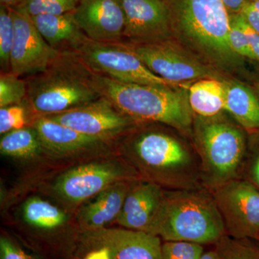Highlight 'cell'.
Instances as JSON below:
<instances>
[{
    "label": "cell",
    "mask_w": 259,
    "mask_h": 259,
    "mask_svg": "<svg viewBox=\"0 0 259 259\" xmlns=\"http://www.w3.org/2000/svg\"><path fill=\"white\" fill-rule=\"evenodd\" d=\"M204 245L185 241H163L162 259H200Z\"/></svg>",
    "instance_id": "29"
},
{
    "label": "cell",
    "mask_w": 259,
    "mask_h": 259,
    "mask_svg": "<svg viewBox=\"0 0 259 259\" xmlns=\"http://www.w3.org/2000/svg\"><path fill=\"white\" fill-rule=\"evenodd\" d=\"M0 134L5 135L16 130L28 127L30 116L35 119L26 102L19 105L0 107Z\"/></svg>",
    "instance_id": "26"
},
{
    "label": "cell",
    "mask_w": 259,
    "mask_h": 259,
    "mask_svg": "<svg viewBox=\"0 0 259 259\" xmlns=\"http://www.w3.org/2000/svg\"><path fill=\"white\" fill-rule=\"evenodd\" d=\"M248 141L241 178L248 181L259 190V132L252 133Z\"/></svg>",
    "instance_id": "30"
},
{
    "label": "cell",
    "mask_w": 259,
    "mask_h": 259,
    "mask_svg": "<svg viewBox=\"0 0 259 259\" xmlns=\"http://www.w3.org/2000/svg\"><path fill=\"white\" fill-rule=\"evenodd\" d=\"M47 117L81 134L113 145L138 124L104 97L82 106Z\"/></svg>",
    "instance_id": "11"
},
{
    "label": "cell",
    "mask_w": 259,
    "mask_h": 259,
    "mask_svg": "<svg viewBox=\"0 0 259 259\" xmlns=\"http://www.w3.org/2000/svg\"><path fill=\"white\" fill-rule=\"evenodd\" d=\"M230 44L233 51L241 57L255 60L254 56L250 51L248 38L242 28L241 14L230 15Z\"/></svg>",
    "instance_id": "31"
},
{
    "label": "cell",
    "mask_w": 259,
    "mask_h": 259,
    "mask_svg": "<svg viewBox=\"0 0 259 259\" xmlns=\"http://www.w3.org/2000/svg\"><path fill=\"white\" fill-rule=\"evenodd\" d=\"M256 241H258V243H259V236H258V238H257Z\"/></svg>",
    "instance_id": "41"
},
{
    "label": "cell",
    "mask_w": 259,
    "mask_h": 259,
    "mask_svg": "<svg viewBox=\"0 0 259 259\" xmlns=\"http://www.w3.org/2000/svg\"><path fill=\"white\" fill-rule=\"evenodd\" d=\"M102 97L137 123H160L191 139L194 115L184 87L125 83L94 73Z\"/></svg>",
    "instance_id": "3"
},
{
    "label": "cell",
    "mask_w": 259,
    "mask_h": 259,
    "mask_svg": "<svg viewBox=\"0 0 259 259\" xmlns=\"http://www.w3.org/2000/svg\"><path fill=\"white\" fill-rule=\"evenodd\" d=\"M230 15L240 13L248 0H222Z\"/></svg>",
    "instance_id": "36"
},
{
    "label": "cell",
    "mask_w": 259,
    "mask_h": 259,
    "mask_svg": "<svg viewBox=\"0 0 259 259\" xmlns=\"http://www.w3.org/2000/svg\"><path fill=\"white\" fill-rule=\"evenodd\" d=\"M15 25V41L11 54V72L25 78L42 72L57 57L44 40L32 17L19 8H11Z\"/></svg>",
    "instance_id": "12"
},
{
    "label": "cell",
    "mask_w": 259,
    "mask_h": 259,
    "mask_svg": "<svg viewBox=\"0 0 259 259\" xmlns=\"http://www.w3.org/2000/svg\"><path fill=\"white\" fill-rule=\"evenodd\" d=\"M95 74L125 83L180 87L153 73L123 42H104L88 38L76 51Z\"/></svg>",
    "instance_id": "7"
},
{
    "label": "cell",
    "mask_w": 259,
    "mask_h": 259,
    "mask_svg": "<svg viewBox=\"0 0 259 259\" xmlns=\"http://www.w3.org/2000/svg\"><path fill=\"white\" fill-rule=\"evenodd\" d=\"M187 138L163 124L138 123L114 146L141 180L165 190L202 188L200 160Z\"/></svg>",
    "instance_id": "1"
},
{
    "label": "cell",
    "mask_w": 259,
    "mask_h": 259,
    "mask_svg": "<svg viewBox=\"0 0 259 259\" xmlns=\"http://www.w3.org/2000/svg\"><path fill=\"white\" fill-rule=\"evenodd\" d=\"M226 90L225 111L250 133L259 132V100L248 87L236 79L223 81Z\"/></svg>",
    "instance_id": "20"
},
{
    "label": "cell",
    "mask_w": 259,
    "mask_h": 259,
    "mask_svg": "<svg viewBox=\"0 0 259 259\" xmlns=\"http://www.w3.org/2000/svg\"><path fill=\"white\" fill-rule=\"evenodd\" d=\"M172 39L226 79H236L244 59L230 44V14L222 0H162Z\"/></svg>",
    "instance_id": "2"
},
{
    "label": "cell",
    "mask_w": 259,
    "mask_h": 259,
    "mask_svg": "<svg viewBox=\"0 0 259 259\" xmlns=\"http://www.w3.org/2000/svg\"><path fill=\"white\" fill-rule=\"evenodd\" d=\"M77 0H25L18 7L31 17L40 15H61L74 11Z\"/></svg>",
    "instance_id": "28"
},
{
    "label": "cell",
    "mask_w": 259,
    "mask_h": 259,
    "mask_svg": "<svg viewBox=\"0 0 259 259\" xmlns=\"http://www.w3.org/2000/svg\"><path fill=\"white\" fill-rule=\"evenodd\" d=\"M150 234L163 241L215 244L226 231L212 194L207 189L165 190Z\"/></svg>",
    "instance_id": "4"
},
{
    "label": "cell",
    "mask_w": 259,
    "mask_h": 259,
    "mask_svg": "<svg viewBox=\"0 0 259 259\" xmlns=\"http://www.w3.org/2000/svg\"><path fill=\"white\" fill-rule=\"evenodd\" d=\"M91 249L83 259H111L110 250L106 247L97 246Z\"/></svg>",
    "instance_id": "35"
},
{
    "label": "cell",
    "mask_w": 259,
    "mask_h": 259,
    "mask_svg": "<svg viewBox=\"0 0 259 259\" xmlns=\"http://www.w3.org/2000/svg\"><path fill=\"white\" fill-rule=\"evenodd\" d=\"M78 2H79V0H77Z\"/></svg>",
    "instance_id": "42"
},
{
    "label": "cell",
    "mask_w": 259,
    "mask_h": 259,
    "mask_svg": "<svg viewBox=\"0 0 259 259\" xmlns=\"http://www.w3.org/2000/svg\"><path fill=\"white\" fill-rule=\"evenodd\" d=\"M118 161L103 160L71 168L58 177L53 190L65 202L79 204L116 182L141 180L138 172L127 162Z\"/></svg>",
    "instance_id": "9"
},
{
    "label": "cell",
    "mask_w": 259,
    "mask_h": 259,
    "mask_svg": "<svg viewBox=\"0 0 259 259\" xmlns=\"http://www.w3.org/2000/svg\"><path fill=\"white\" fill-rule=\"evenodd\" d=\"M241 25L242 28H243L245 35H246L247 38H248L250 51H251L252 54H253V56H254L255 60L259 61V34L257 33V32L247 23V22L245 21L242 14Z\"/></svg>",
    "instance_id": "33"
},
{
    "label": "cell",
    "mask_w": 259,
    "mask_h": 259,
    "mask_svg": "<svg viewBox=\"0 0 259 259\" xmlns=\"http://www.w3.org/2000/svg\"><path fill=\"white\" fill-rule=\"evenodd\" d=\"M135 181H120L109 186L93 202L80 209L77 221L83 231L102 229L116 222Z\"/></svg>",
    "instance_id": "18"
},
{
    "label": "cell",
    "mask_w": 259,
    "mask_h": 259,
    "mask_svg": "<svg viewBox=\"0 0 259 259\" xmlns=\"http://www.w3.org/2000/svg\"><path fill=\"white\" fill-rule=\"evenodd\" d=\"M226 227L227 236L255 239L259 236V190L243 178L211 191Z\"/></svg>",
    "instance_id": "10"
},
{
    "label": "cell",
    "mask_w": 259,
    "mask_h": 259,
    "mask_svg": "<svg viewBox=\"0 0 259 259\" xmlns=\"http://www.w3.org/2000/svg\"><path fill=\"white\" fill-rule=\"evenodd\" d=\"M22 216L28 226L44 231L59 229L68 221L67 214L62 209L37 197L24 202Z\"/></svg>",
    "instance_id": "22"
},
{
    "label": "cell",
    "mask_w": 259,
    "mask_h": 259,
    "mask_svg": "<svg viewBox=\"0 0 259 259\" xmlns=\"http://www.w3.org/2000/svg\"><path fill=\"white\" fill-rule=\"evenodd\" d=\"M165 189L145 180L135 181L116 223L126 229L150 233L164 198Z\"/></svg>",
    "instance_id": "17"
},
{
    "label": "cell",
    "mask_w": 259,
    "mask_h": 259,
    "mask_svg": "<svg viewBox=\"0 0 259 259\" xmlns=\"http://www.w3.org/2000/svg\"><path fill=\"white\" fill-rule=\"evenodd\" d=\"M0 259H34L7 237L0 238Z\"/></svg>",
    "instance_id": "32"
},
{
    "label": "cell",
    "mask_w": 259,
    "mask_h": 259,
    "mask_svg": "<svg viewBox=\"0 0 259 259\" xmlns=\"http://www.w3.org/2000/svg\"><path fill=\"white\" fill-rule=\"evenodd\" d=\"M31 125L36 131L44 153L51 156L63 157L104 152L114 146L107 141L81 134L47 116L36 117Z\"/></svg>",
    "instance_id": "16"
},
{
    "label": "cell",
    "mask_w": 259,
    "mask_h": 259,
    "mask_svg": "<svg viewBox=\"0 0 259 259\" xmlns=\"http://www.w3.org/2000/svg\"><path fill=\"white\" fill-rule=\"evenodd\" d=\"M83 243L90 248L105 246L111 259H162L158 236L126 228H102L83 231Z\"/></svg>",
    "instance_id": "14"
},
{
    "label": "cell",
    "mask_w": 259,
    "mask_h": 259,
    "mask_svg": "<svg viewBox=\"0 0 259 259\" xmlns=\"http://www.w3.org/2000/svg\"><path fill=\"white\" fill-rule=\"evenodd\" d=\"M123 42L153 73L172 84L180 86L204 79H228L201 62L173 39L151 44Z\"/></svg>",
    "instance_id": "8"
},
{
    "label": "cell",
    "mask_w": 259,
    "mask_h": 259,
    "mask_svg": "<svg viewBox=\"0 0 259 259\" xmlns=\"http://www.w3.org/2000/svg\"><path fill=\"white\" fill-rule=\"evenodd\" d=\"M73 13L91 40L123 42L125 16L121 0H79Z\"/></svg>",
    "instance_id": "15"
},
{
    "label": "cell",
    "mask_w": 259,
    "mask_h": 259,
    "mask_svg": "<svg viewBox=\"0 0 259 259\" xmlns=\"http://www.w3.org/2000/svg\"><path fill=\"white\" fill-rule=\"evenodd\" d=\"M44 40L58 52H76L89 38L80 28L73 12L32 17Z\"/></svg>",
    "instance_id": "19"
},
{
    "label": "cell",
    "mask_w": 259,
    "mask_h": 259,
    "mask_svg": "<svg viewBox=\"0 0 259 259\" xmlns=\"http://www.w3.org/2000/svg\"><path fill=\"white\" fill-rule=\"evenodd\" d=\"M248 241L226 235L214 244V248L222 259H259V250Z\"/></svg>",
    "instance_id": "27"
},
{
    "label": "cell",
    "mask_w": 259,
    "mask_h": 259,
    "mask_svg": "<svg viewBox=\"0 0 259 259\" xmlns=\"http://www.w3.org/2000/svg\"><path fill=\"white\" fill-rule=\"evenodd\" d=\"M227 115L225 111L214 117L194 116L191 139L200 160L202 185L209 192L241 177L246 134Z\"/></svg>",
    "instance_id": "6"
},
{
    "label": "cell",
    "mask_w": 259,
    "mask_h": 259,
    "mask_svg": "<svg viewBox=\"0 0 259 259\" xmlns=\"http://www.w3.org/2000/svg\"><path fill=\"white\" fill-rule=\"evenodd\" d=\"M125 16L123 42L151 44L172 39L168 11L162 0H121Z\"/></svg>",
    "instance_id": "13"
},
{
    "label": "cell",
    "mask_w": 259,
    "mask_h": 259,
    "mask_svg": "<svg viewBox=\"0 0 259 259\" xmlns=\"http://www.w3.org/2000/svg\"><path fill=\"white\" fill-rule=\"evenodd\" d=\"M249 1H259V0H249Z\"/></svg>",
    "instance_id": "40"
},
{
    "label": "cell",
    "mask_w": 259,
    "mask_h": 259,
    "mask_svg": "<svg viewBox=\"0 0 259 259\" xmlns=\"http://www.w3.org/2000/svg\"><path fill=\"white\" fill-rule=\"evenodd\" d=\"M241 13L247 23L259 34V13L250 6L247 2Z\"/></svg>",
    "instance_id": "34"
},
{
    "label": "cell",
    "mask_w": 259,
    "mask_h": 259,
    "mask_svg": "<svg viewBox=\"0 0 259 259\" xmlns=\"http://www.w3.org/2000/svg\"><path fill=\"white\" fill-rule=\"evenodd\" d=\"M24 79L25 102L35 118L67 111L102 97L94 73L74 52L59 53L47 69Z\"/></svg>",
    "instance_id": "5"
},
{
    "label": "cell",
    "mask_w": 259,
    "mask_h": 259,
    "mask_svg": "<svg viewBox=\"0 0 259 259\" xmlns=\"http://www.w3.org/2000/svg\"><path fill=\"white\" fill-rule=\"evenodd\" d=\"M189 103L194 116L214 117L225 112L226 90L223 81L204 79L189 88Z\"/></svg>",
    "instance_id": "21"
},
{
    "label": "cell",
    "mask_w": 259,
    "mask_h": 259,
    "mask_svg": "<svg viewBox=\"0 0 259 259\" xmlns=\"http://www.w3.org/2000/svg\"><path fill=\"white\" fill-rule=\"evenodd\" d=\"M15 25L11 8L0 5V70L11 72V54L15 41Z\"/></svg>",
    "instance_id": "24"
},
{
    "label": "cell",
    "mask_w": 259,
    "mask_h": 259,
    "mask_svg": "<svg viewBox=\"0 0 259 259\" xmlns=\"http://www.w3.org/2000/svg\"><path fill=\"white\" fill-rule=\"evenodd\" d=\"M24 1L25 0H0V5L10 8H15L23 4Z\"/></svg>",
    "instance_id": "37"
},
{
    "label": "cell",
    "mask_w": 259,
    "mask_h": 259,
    "mask_svg": "<svg viewBox=\"0 0 259 259\" xmlns=\"http://www.w3.org/2000/svg\"><path fill=\"white\" fill-rule=\"evenodd\" d=\"M27 97V84L24 78L13 72L0 73V107L19 105Z\"/></svg>",
    "instance_id": "25"
},
{
    "label": "cell",
    "mask_w": 259,
    "mask_h": 259,
    "mask_svg": "<svg viewBox=\"0 0 259 259\" xmlns=\"http://www.w3.org/2000/svg\"><path fill=\"white\" fill-rule=\"evenodd\" d=\"M248 4L250 5V7L253 8V9L256 10L259 13V1H248Z\"/></svg>",
    "instance_id": "39"
},
{
    "label": "cell",
    "mask_w": 259,
    "mask_h": 259,
    "mask_svg": "<svg viewBox=\"0 0 259 259\" xmlns=\"http://www.w3.org/2000/svg\"><path fill=\"white\" fill-rule=\"evenodd\" d=\"M3 156L17 159H32L44 153L35 129L32 125L3 135L0 141Z\"/></svg>",
    "instance_id": "23"
},
{
    "label": "cell",
    "mask_w": 259,
    "mask_h": 259,
    "mask_svg": "<svg viewBox=\"0 0 259 259\" xmlns=\"http://www.w3.org/2000/svg\"><path fill=\"white\" fill-rule=\"evenodd\" d=\"M200 259H222V258L215 248H214L212 250H204Z\"/></svg>",
    "instance_id": "38"
}]
</instances>
